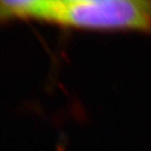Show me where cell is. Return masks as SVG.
<instances>
[{"label": "cell", "mask_w": 151, "mask_h": 151, "mask_svg": "<svg viewBox=\"0 0 151 151\" xmlns=\"http://www.w3.org/2000/svg\"><path fill=\"white\" fill-rule=\"evenodd\" d=\"M59 151H62V150H61V149H60V150H59Z\"/></svg>", "instance_id": "3957f363"}, {"label": "cell", "mask_w": 151, "mask_h": 151, "mask_svg": "<svg viewBox=\"0 0 151 151\" xmlns=\"http://www.w3.org/2000/svg\"><path fill=\"white\" fill-rule=\"evenodd\" d=\"M40 0H0V23L14 20L37 21Z\"/></svg>", "instance_id": "7a4b0ae2"}, {"label": "cell", "mask_w": 151, "mask_h": 151, "mask_svg": "<svg viewBox=\"0 0 151 151\" xmlns=\"http://www.w3.org/2000/svg\"><path fill=\"white\" fill-rule=\"evenodd\" d=\"M45 23L101 32H139L151 35V1L48 0Z\"/></svg>", "instance_id": "6da1fadb"}]
</instances>
